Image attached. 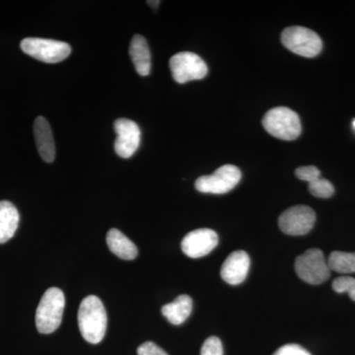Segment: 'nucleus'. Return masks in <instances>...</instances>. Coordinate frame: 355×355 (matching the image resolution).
<instances>
[{"instance_id": "1", "label": "nucleus", "mask_w": 355, "mask_h": 355, "mask_svg": "<svg viewBox=\"0 0 355 355\" xmlns=\"http://www.w3.org/2000/svg\"><path fill=\"white\" fill-rule=\"evenodd\" d=\"M78 326L84 340L92 345L101 343L106 335V309L97 296L90 295L83 299L78 310Z\"/></svg>"}, {"instance_id": "2", "label": "nucleus", "mask_w": 355, "mask_h": 355, "mask_svg": "<svg viewBox=\"0 0 355 355\" xmlns=\"http://www.w3.org/2000/svg\"><path fill=\"white\" fill-rule=\"evenodd\" d=\"M64 305V292L58 287H51L44 292L36 311V326L39 333L48 335L58 330L62 324Z\"/></svg>"}, {"instance_id": "3", "label": "nucleus", "mask_w": 355, "mask_h": 355, "mask_svg": "<svg viewBox=\"0 0 355 355\" xmlns=\"http://www.w3.org/2000/svg\"><path fill=\"white\" fill-rule=\"evenodd\" d=\"M263 125L272 137L282 140H294L301 135L300 118L286 107L270 110L263 119Z\"/></svg>"}, {"instance_id": "4", "label": "nucleus", "mask_w": 355, "mask_h": 355, "mask_svg": "<svg viewBox=\"0 0 355 355\" xmlns=\"http://www.w3.org/2000/svg\"><path fill=\"white\" fill-rule=\"evenodd\" d=\"M282 42L292 53L304 58H315L323 49V42L319 35L301 26L284 29L282 33Z\"/></svg>"}, {"instance_id": "5", "label": "nucleus", "mask_w": 355, "mask_h": 355, "mask_svg": "<svg viewBox=\"0 0 355 355\" xmlns=\"http://www.w3.org/2000/svg\"><path fill=\"white\" fill-rule=\"evenodd\" d=\"M295 272L303 282L312 286L323 284L331 275V268L323 252L309 249L295 260Z\"/></svg>"}, {"instance_id": "6", "label": "nucleus", "mask_w": 355, "mask_h": 355, "mask_svg": "<svg viewBox=\"0 0 355 355\" xmlns=\"http://www.w3.org/2000/svg\"><path fill=\"white\" fill-rule=\"evenodd\" d=\"M20 46L26 55L46 64L62 62L71 53L69 44L50 39L26 38L21 42Z\"/></svg>"}, {"instance_id": "7", "label": "nucleus", "mask_w": 355, "mask_h": 355, "mask_svg": "<svg viewBox=\"0 0 355 355\" xmlns=\"http://www.w3.org/2000/svg\"><path fill=\"white\" fill-rule=\"evenodd\" d=\"M242 174L234 165H223L209 176H202L196 181V189L200 193L222 195L229 193L239 184Z\"/></svg>"}, {"instance_id": "8", "label": "nucleus", "mask_w": 355, "mask_h": 355, "mask_svg": "<svg viewBox=\"0 0 355 355\" xmlns=\"http://www.w3.org/2000/svg\"><path fill=\"white\" fill-rule=\"evenodd\" d=\"M170 69L174 80L182 84L205 78L209 71L202 58L191 51H182L173 55Z\"/></svg>"}, {"instance_id": "9", "label": "nucleus", "mask_w": 355, "mask_h": 355, "mask_svg": "<svg viewBox=\"0 0 355 355\" xmlns=\"http://www.w3.org/2000/svg\"><path fill=\"white\" fill-rule=\"evenodd\" d=\"M316 222L314 210L306 205H296L282 212L279 216L280 230L286 235L303 236L308 234Z\"/></svg>"}, {"instance_id": "10", "label": "nucleus", "mask_w": 355, "mask_h": 355, "mask_svg": "<svg viewBox=\"0 0 355 355\" xmlns=\"http://www.w3.org/2000/svg\"><path fill=\"white\" fill-rule=\"evenodd\" d=\"M218 235L211 229L202 228L184 236L182 250L189 258L198 259L211 253L218 245Z\"/></svg>"}, {"instance_id": "11", "label": "nucleus", "mask_w": 355, "mask_h": 355, "mask_svg": "<svg viewBox=\"0 0 355 355\" xmlns=\"http://www.w3.org/2000/svg\"><path fill=\"white\" fill-rule=\"evenodd\" d=\"M116 133L114 150L121 158L132 157L140 144V128L137 123L128 119H119L114 121Z\"/></svg>"}, {"instance_id": "12", "label": "nucleus", "mask_w": 355, "mask_h": 355, "mask_svg": "<svg viewBox=\"0 0 355 355\" xmlns=\"http://www.w3.org/2000/svg\"><path fill=\"white\" fill-rule=\"evenodd\" d=\"M250 261L249 254L242 250L233 252L227 257L221 266L220 275L222 279L231 286H238L246 279L249 272Z\"/></svg>"}, {"instance_id": "13", "label": "nucleus", "mask_w": 355, "mask_h": 355, "mask_svg": "<svg viewBox=\"0 0 355 355\" xmlns=\"http://www.w3.org/2000/svg\"><path fill=\"white\" fill-rule=\"evenodd\" d=\"M34 135L40 156L44 162H53L55 158V140L50 123L44 116H38L35 120Z\"/></svg>"}, {"instance_id": "14", "label": "nucleus", "mask_w": 355, "mask_h": 355, "mask_svg": "<svg viewBox=\"0 0 355 355\" xmlns=\"http://www.w3.org/2000/svg\"><path fill=\"white\" fill-rule=\"evenodd\" d=\"M130 55L137 73L147 76L150 73L151 55L148 44L144 36L135 35L130 44Z\"/></svg>"}, {"instance_id": "15", "label": "nucleus", "mask_w": 355, "mask_h": 355, "mask_svg": "<svg viewBox=\"0 0 355 355\" xmlns=\"http://www.w3.org/2000/svg\"><path fill=\"white\" fill-rule=\"evenodd\" d=\"M19 212L8 200L0 202V244L8 242L19 225Z\"/></svg>"}, {"instance_id": "16", "label": "nucleus", "mask_w": 355, "mask_h": 355, "mask_svg": "<svg viewBox=\"0 0 355 355\" xmlns=\"http://www.w3.org/2000/svg\"><path fill=\"white\" fill-rule=\"evenodd\" d=\"M107 244L112 253L123 260L132 261L137 258L139 250L135 243L118 229H111L107 234Z\"/></svg>"}, {"instance_id": "17", "label": "nucleus", "mask_w": 355, "mask_h": 355, "mask_svg": "<svg viewBox=\"0 0 355 355\" xmlns=\"http://www.w3.org/2000/svg\"><path fill=\"white\" fill-rule=\"evenodd\" d=\"M193 300L189 295H180L173 302L162 307L163 316L173 324H183L190 317Z\"/></svg>"}, {"instance_id": "18", "label": "nucleus", "mask_w": 355, "mask_h": 355, "mask_svg": "<svg viewBox=\"0 0 355 355\" xmlns=\"http://www.w3.org/2000/svg\"><path fill=\"white\" fill-rule=\"evenodd\" d=\"M331 270L340 273L355 272V253L335 251L328 259Z\"/></svg>"}, {"instance_id": "19", "label": "nucleus", "mask_w": 355, "mask_h": 355, "mask_svg": "<svg viewBox=\"0 0 355 355\" xmlns=\"http://www.w3.org/2000/svg\"><path fill=\"white\" fill-rule=\"evenodd\" d=\"M309 191L314 197L319 198H329L335 193L333 184L328 180L320 177L319 179L309 183Z\"/></svg>"}, {"instance_id": "20", "label": "nucleus", "mask_w": 355, "mask_h": 355, "mask_svg": "<svg viewBox=\"0 0 355 355\" xmlns=\"http://www.w3.org/2000/svg\"><path fill=\"white\" fill-rule=\"evenodd\" d=\"M334 291L338 293H349V297L355 301V279L352 277H336L333 282Z\"/></svg>"}, {"instance_id": "21", "label": "nucleus", "mask_w": 355, "mask_h": 355, "mask_svg": "<svg viewBox=\"0 0 355 355\" xmlns=\"http://www.w3.org/2000/svg\"><path fill=\"white\" fill-rule=\"evenodd\" d=\"M200 355H223L221 340L217 336H209L203 343Z\"/></svg>"}, {"instance_id": "22", "label": "nucleus", "mask_w": 355, "mask_h": 355, "mask_svg": "<svg viewBox=\"0 0 355 355\" xmlns=\"http://www.w3.org/2000/svg\"><path fill=\"white\" fill-rule=\"evenodd\" d=\"M295 175L301 181L311 183L321 177V172L315 166H302L296 169Z\"/></svg>"}, {"instance_id": "23", "label": "nucleus", "mask_w": 355, "mask_h": 355, "mask_svg": "<svg viewBox=\"0 0 355 355\" xmlns=\"http://www.w3.org/2000/svg\"><path fill=\"white\" fill-rule=\"evenodd\" d=\"M272 355H311L308 350L299 345L289 343V345H282Z\"/></svg>"}, {"instance_id": "24", "label": "nucleus", "mask_w": 355, "mask_h": 355, "mask_svg": "<svg viewBox=\"0 0 355 355\" xmlns=\"http://www.w3.org/2000/svg\"><path fill=\"white\" fill-rule=\"evenodd\" d=\"M139 355H168L165 350L159 347L157 345L153 342H146L142 343L137 349Z\"/></svg>"}, {"instance_id": "25", "label": "nucleus", "mask_w": 355, "mask_h": 355, "mask_svg": "<svg viewBox=\"0 0 355 355\" xmlns=\"http://www.w3.org/2000/svg\"><path fill=\"white\" fill-rule=\"evenodd\" d=\"M147 3H148L149 6L154 7V8H157L160 1H148Z\"/></svg>"}, {"instance_id": "26", "label": "nucleus", "mask_w": 355, "mask_h": 355, "mask_svg": "<svg viewBox=\"0 0 355 355\" xmlns=\"http://www.w3.org/2000/svg\"><path fill=\"white\" fill-rule=\"evenodd\" d=\"M354 127L355 128V120L354 121Z\"/></svg>"}]
</instances>
